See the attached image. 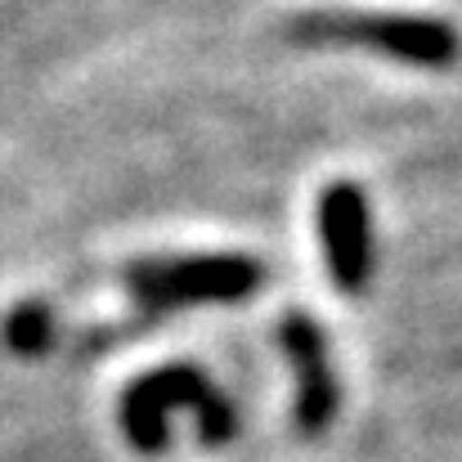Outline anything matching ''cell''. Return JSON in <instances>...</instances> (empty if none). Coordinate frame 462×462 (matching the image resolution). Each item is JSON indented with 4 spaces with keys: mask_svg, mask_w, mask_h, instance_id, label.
Returning a JSON list of instances; mask_svg holds the SVG:
<instances>
[{
    "mask_svg": "<svg viewBox=\"0 0 462 462\" xmlns=\"http://www.w3.org/2000/svg\"><path fill=\"white\" fill-rule=\"evenodd\" d=\"M292 36L306 45H373L418 68H449L458 59V32L445 18L422 14H301L292 23Z\"/></svg>",
    "mask_w": 462,
    "mask_h": 462,
    "instance_id": "cell-1",
    "label": "cell"
},
{
    "mask_svg": "<svg viewBox=\"0 0 462 462\" xmlns=\"http://www.w3.org/2000/svg\"><path fill=\"white\" fill-rule=\"evenodd\" d=\"M256 265L243 256H180V261H153L131 274V288L140 306H193V301H234L252 292Z\"/></svg>",
    "mask_w": 462,
    "mask_h": 462,
    "instance_id": "cell-2",
    "label": "cell"
},
{
    "mask_svg": "<svg viewBox=\"0 0 462 462\" xmlns=\"http://www.w3.org/2000/svg\"><path fill=\"white\" fill-rule=\"evenodd\" d=\"M171 404H189L202 413L207 422V436H220L225 431V409L211 400V391L189 377V373H162V377H144L126 400H122V422H126V436L140 445V449H157L166 440V409Z\"/></svg>",
    "mask_w": 462,
    "mask_h": 462,
    "instance_id": "cell-3",
    "label": "cell"
},
{
    "mask_svg": "<svg viewBox=\"0 0 462 462\" xmlns=\"http://www.w3.org/2000/svg\"><path fill=\"white\" fill-rule=\"evenodd\" d=\"M323 252L332 279L346 292H355L368 274V216H364V198L350 184H332L323 193Z\"/></svg>",
    "mask_w": 462,
    "mask_h": 462,
    "instance_id": "cell-4",
    "label": "cell"
},
{
    "mask_svg": "<svg viewBox=\"0 0 462 462\" xmlns=\"http://www.w3.org/2000/svg\"><path fill=\"white\" fill-rule=\"evenodd\" d=\"M283 341H288V355L297 364V418L306 431H319L337 404V391H332V377L323 364V341H319L314 323L301 314H292L283 323Z\"/></svg>",
    "mask_w": 462,
    "mask_h": 462,
    "instance_id": "cell-5",
    "label": "cell"
},
{
    "mask_svg": "<svg viewBox=\"0 0 462 462\" xmlns=\"http://www.w3.org/2000/svg\"><path fill=\"white\" fill-rule=\"evenodd\" d=\"M5 337L18 346V350H41L45 346V337H50V323H45V310L27 306L18 310L9 323H5Z\"/></svg>",
    "mask_w": 462,
    "mask_h": 462,
    "instance_id": "cell-6",
    "label": "cell"
}]
</instances>
